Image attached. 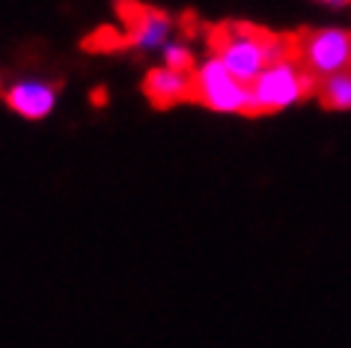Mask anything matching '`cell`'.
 Returning <instances> with one entry per match:
<instances>
[{
  "label": "cell",
  "instance_id": "1",
  "mask_svg": "<svg viewBox=\"0 0 351 348\" xmlns=\"http://www.w3.org/2000/svg\"><path fill=\"white\" fill-rule=\"evenodd\" d=\"M212 54L232 77L250 86L274 60L289 57V42L283 36H271L265 30L250 27V24H226L215 36Z\"/></svg>",
  "mask_w": 351,
  "mask_h": 348
},
{
  "label": "cell",
  "instance_id": "2",
  "mask_svg": "<svg viewBox=\"0 0 351 348\" xmlns=\"http://www.w3.org/2000/svg\"><path fill=\"white\" fill-rule=\"evenodd\" d=\"M315 84L319 81L301 66L298 57H280L250 84V113L271 116V113L292 110L315 95Z\"/></svg>",
  "mask_w": 351,
  "mask_h": 348
},
{
  "label": "cell",
  "instance_id": "3",
  "mask_svg": "<svg viewBox=\"0 0 351 348\" xmlns=\"http://www.w3.org/2000/svg\"><path fill=\"white\" fill-rule=\"evenodd\" d=\"M194 99L206 110L221 116H244L250 113V86L226 72V66L215 54L199 60L194 66Z\"/></svg>",
  "mask_w": 351,
  "mask_h": 348
},
{
  "label": "cell",
  "instance_id": "4",
  "mask_svg": "<svg viewBox=\"0 0 351 348\" xmlns=\"http://www.w3.org/2000/svg\"><path fill=\"white\" fill-rule=\"evenodd\" d=\"M295 57L315 81L351 69V27L342 24H322L301 33Z\"/></svg>",
  "mask_w": 351,
  "mask_h": 348
},
{
  "label": "cell",
  "instance_id": "5",
  "mask_svg": "<svg viewBox=\"0 0 351 348\" xmlns=\"http://www.w3.org/2000/svg\"><path fill=\"white\" fill-rule=\"evenodd\" d=\"M3 101L19 119L42 123L60 104V90L48 77H19L10 86H3Z\"/></svg>",
  "mask_w": 351,
  "mask_h": 348
},
{
  "label": "cell",
  "instance_id": "6",
  "mask_svg": "<svg viewBox=\"0 0 351 348\" xmlns=\"http://www.w3.org/2000/svg\"><path fill=\"white\" fill-rule=\"evenodd\" d=\"M176 36V21L161 10H137L125 27V42L137 54H161L164 45Z\"/></svg>",
  "mask_w": 351,
  "mask_h": 348
},
{
  "label": "cell",
  "instance_id": "7",
  "mask_svg": "<svg viewBox=\"0 0 351 348\" xmlns=\"http://www.w3.org/2000/svg\"><path fill=\"white\" fill-rule=\"evenodd\" d=\"M143 95L152 108H161V110L176 108V104L194 99V77H191V72H176V69H167V66H155L143 77Z\"/></svg>",
  "mask_w": 351,
  "mask_h": 348
},
{
  "label": "cell",
  "instance_id": "8",
  "mask_svg": "<svg viewBox=\"0 0 351 348\" xmlns=\"http://www.w3.org/2000/svg\"><path fill=\"white\" fill-rule=\"evenodd\" d=\"M315 99L322 101V108L333 113H351V69L330 77H322L315 84Z\"/></svg>",
  "mask_w": 351,
  "mask_h": 348
},
{
  "label": "cell",
  "instance_id": "9",
  "mask_svg": "<svg viewBox=\"0 0 351 348\" xmlns=\"http://www.w3.org/2000/svg\"><path fill=\"white\" fill-rule=\"evenodd\" d=\"M161 66L176 69V72H194L197 57H194V48H191V42L173 36L164 45V51H161Z\"/></svg>",
  "mask_w": 351,
  "mask_h": 348
},
{
  "label": "cell",
  "instance_id": "10",
  "mask_svg": "<svg viewBox=\"0 0 351 348\" xmlns=\"http://www.w3.org/2000/svg\"><path fill=\"white\" fill-rule=\"evenodd\" d=\"M315 3L328 6V10H346V6H351V0H315Z\"/></svg>",
  "mask_w": 351,
  "mask_h": 348
},
{
  "label": "cell",
  "instance_id": "11",
  "mask_svg": "<svg viewBox=\"0 0 351 348\" xmlns=\"http://www.w3.org/2000/svg\"><path fill=\"white\" fill-rule=\"evenodd\" d=\"M0 92H3V84H0Z\"/></svg>",
  "mask_w": 351,
  "mask_h": 348
}]
</instances>
